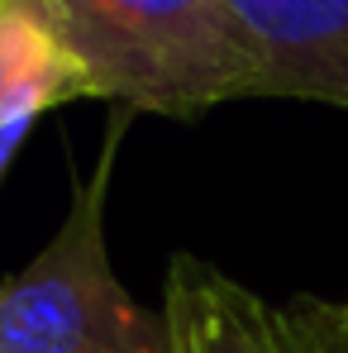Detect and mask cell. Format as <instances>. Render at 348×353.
I'll use <instances>...</instances> for the list:
<instances>
[{
    "mask_svg": "<svg viewBox=\"0 0 348 353\" xmlns=\"http://www.w3.org/2000/svg\"><path fill=\"white\" fill-rule=\"evenodd\" d=\"M29 14L86 96L196 119L258 96V53L229 0H0Z\"/></svg>",
    "mask_w": 348,
    "mask_h": 353,
    "instance_id": "obj_1",
    "label": "cell"
},
{
    "mask_svg": "<svg viewBox=\"0 0 348 353\" xmlns=\"http://www.w3.org/2000/svg\"><path fill=\"white\" fill-rule=\"evenodd\" d=\"M124 129L119 115L96 168L72 186L58 234L0 287V353H176L167 320L124 292L110 263L105 205Z\"/></svg>",
    "mask_w": 348,
    "mask_h": 353,
    "instance_id": "obj_2",
    "label": "cell"
},
{
    "mask_svg": "<svg viewBox=\"0 0 348 353\" xmlns=\"http://www.w3.org/2000/svg\"><path fill=\"white\" fill-rule=\"evenodd\" d=\"M163 320L176 353H325L300 305H272L191 253L167 268Z\"/></svg>",
    "mask_w": 348,
    "mask_h": 353,
    "instance_id": "obj_3",
    "label": "cell"
},
{
    "mask_svg": "<svg viewBox=\"0 0 348 353\" xmlns=\"http://www.w3.org/2000/svg\"><path fill=\"white\" fill-rule=\"evenodd\" d=\"M258 53V96L348 110V0H229Z\"/></svg>",
    "mask_w": 348,
    "mask_h": 353,
    "instance_id": "obj_4",
    "label": "cell"
},
{
    "mask_svg": "<svg viewBox=\"0 0 348 353\" xmlns=\"http://www.w3.org/2000/svg\"><path fill=\"white\" fill-rule=\"evenodd\" d=\"M72 96L86 91L76 72L62 62V53L48 43V34L14 5H0V124L19 110L48 115Z\"/></svg>",
    "mask_w": 348,
    "mask_h": 353,
    "instance_id": "obj_5",
    "label": "cell"
},
{
    "mask_svg": "<svg viewBox=\"0 0 348 353\" xmlns=\"http://www.w3.org/2000/svg\"><path fill=\"white\" fill-rule=\"evenodd\" d=\"M300 310H305V320H310V330H315V339H320V349L325 353H348V301L339 305H329V301H296Z\"/></svg>",
    "mask_w": 348,
    "mask_h": 353,
    "instance_id": "obj_6",
    "label": "cell"
},
{
    "mask_svg": "<svg viewBox=\"0 0 348 353\" xmlns=\"http://www.w3.org/2000/svg\"><path fill=\"white\" fill-rule=\"evenodd\" d=\"M34 124H39L34 110H19V115H10L5 124H0V181H5L10 163H14V153H19V143H24V134H29Z\"/></svg>",
    "mask_w": 348,
    "mask_h": 353,
    "instance_id": "obj_7",
    "label": "cell"
}]
</instances>
